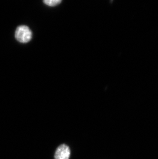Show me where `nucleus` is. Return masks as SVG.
I'll return each instance as SVG.
<instances>
[{
  "label": "nucleus",
  "instance_id": "nucleus-1",
  "mask_svg": "<svg viewBox=\"0 0 158 159\" xmlns=\"http://www.w3.org/2000/svg\"><path fill=\"white\" fill-rule=\"evenodd\" d=\"M32 37V31L27 26L21 25L16 28L15 38L19 42L26 43L31 40Z\"/></svg>",
  "mask_w": 158,
  "mask_h": 159
},
{
  "label": "nucleus",
  "instance_id": "nucleus-2",
  "mask_svg": "<svg viewBox=\"0 0 158 159\" xmlns=\"http://www.w3.org/2000/svg\"><path fill=\"white\" fill-rule=\"evenodd\" d=\"M71 152L68 146L66 144L60 145L56 149L54 155L55 159H69Z\"/></svg>",
  "mask_w": 158,
  "mask_h": 159
},
{
  "label": "nucleus",
  "instance_id": "nucleus-3",
  "mask_svg": "<svg viewBox=\"0 0 158 159\" xmlns=\"http://www.w3.org/2000/svg\"><path fill=\"white\" fill-rule=\"evenodd\" d=\"M43 2L48 6L54 7V6H57L60 3H61L62 1L61 0H44L43 1Z\"/></svg>",
  "mask_w": 158,
  "mask_h": 159
}]
</instances>
